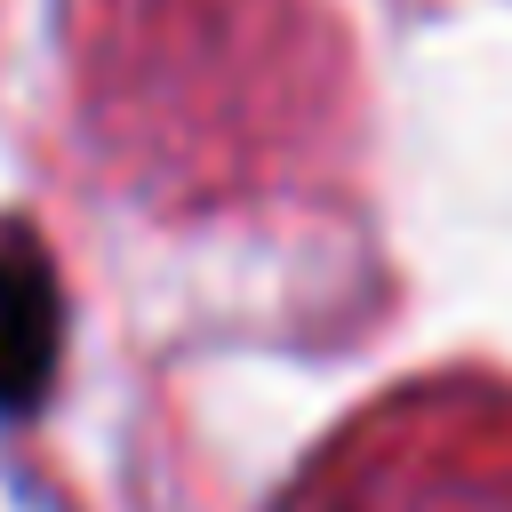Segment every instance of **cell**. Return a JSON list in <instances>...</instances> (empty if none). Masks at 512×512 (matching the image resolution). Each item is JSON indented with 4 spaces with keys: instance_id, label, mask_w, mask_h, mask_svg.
<instances>
[{
    "instance_id": "6da1fadb",
    "label": "cell",
    "mask_w": 512,
    "mask_h": 512,
    "mask_svg": "<svg viewBox=\"0 0 512 512\" xmlns=\"http://www.w3.org/2000/svg\"><path fill=\"white\" fill-rule=\"evenodd\" d=\"M64 352V296L56 264L32 240V224H0V416H32L56 384Z\"/></svg>"
}]
</instances>
